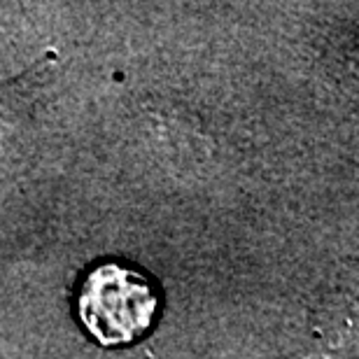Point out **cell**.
I'll use <instances>...</instances> for the list:
<instances>
[{"label": "cell", "mask_w": 359, "mask_h": 359, "mask_svg": "<svg viewBox=\"0 0 359 359\" xmlns=\"http://www.w3.org/2000/svg\"><path fill=\"white\" fill-rule=\"evenodd\" d=\"M159 292L147 276L119 262L93 266L77 294V315L100 346H128L149 332Z\"/></svg>", "instance_id": "obj_1"}]
</instances>
